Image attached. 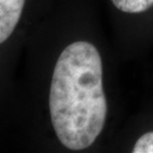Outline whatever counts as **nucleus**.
<instances>
[{
    "mask_svg": "<svg viewBox=\"0 0 153 153\" xmlns=\"http://www.w3.org/2000/svg\"><path fill=\"white\" fill-rule=\"evenodd\" d=\"M102 60L90 42L66 47L55 65L49 93L51 123L58 140L74 151L91 146L103 129L107 100Z\"/></svg>",
    "mask_w": 153,
    "mask_h": 153,
    "instance_id": "obj_1",
    "label": "nucleus"
},
{
    "mask_svg": "<svg viewBox=\"0 0 153 153\" xmlns=\"http://www.w3.org/2000/svg\"><path fill=\"white\" fill-rule=\"evenodd\" d=\"M25 0H0V44L10 36L21 19Z\"/></svg>",
    "mask_w": 153,
    "mask_h": 153,
    "instance_id": "obj_2",
    "label": "nucleus"
},
{
    "mask_svg": "<svg viewBox=\"0 0 153 153\" xmlns=\"http://www.w3.org/2000/svg\"><path fill=\"white\" fill-rule=\"evenodd\" d=\"M117 9L128 14H138L153 6V0H111Z\"/></svg>",
    "mask_w": 153,
    "mask_h": 153,
    "instance_id": "obj_3",
    "label": "nucleus"
},
{
    "mask_svg": "<svg viewBox=\"0 0 153 153\" xmlns=\"http://www.w3.org/2000/svg\"><path fill=\"white\" fill-rule=\"evenodd\" d=\"M134 153H153V131L145 133L137 140L133 149Z\"/></svg>",
    "mask_w": 153,
    "mask_h": 153,
    "instance_id": "obj_4",
    "label": "nucleus"
}]
</instances>
